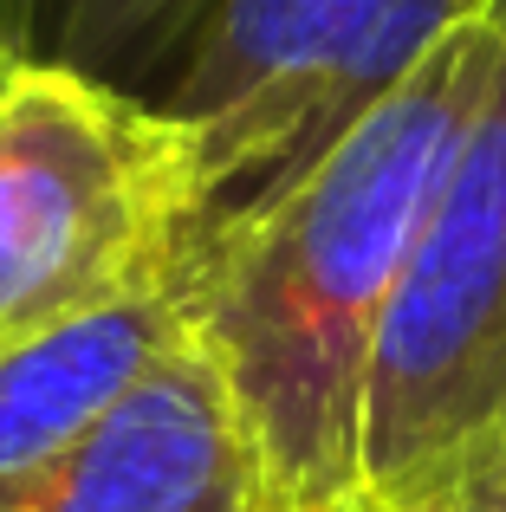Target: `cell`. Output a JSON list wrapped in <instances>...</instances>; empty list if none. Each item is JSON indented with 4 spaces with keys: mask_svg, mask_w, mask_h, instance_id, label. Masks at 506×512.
I'll return each mask as SVG.
<instances>
[{
    "mask_svg": "<svg viewBox=\"0 0 506 512\" xmlns=\"http://www.w3.org/2000/svg\"><path fill=\"white\" fill-rule=\"evenodd\" d=\"M182 156L156 111L46 65H0V357L176 286Z\"/></svg>",
    "mask_w": 506,
    "mask_h": 512,
    "instance_id": "3957f363",
    "label": "cell"
},
{
    "mask_svg": "<svg viewBox=\"0 0 506 512\" xmlns=\"http://www.w3.org/2000/svg\"><path fill=\"white\" fill-rule=\"evenodd\" d=\"M500 52L494 0L182 286V325L215 357L279 512L364 506L370 350Z\"/></svg>",
    "mask_w": 506,
    "mask_h": 512,
    "instance_id": "6da1fadb",
    "label": "cell"
},
{
    "mask_svg": "<svg viewBox=\"0 0 506 512\" xmlns=\"http://www.w3.org/2000/svg\"><path fill=\"white\" fill-rule=\"evenodd\" d=\"M416 512H506V448L487 454L461 487H448L442 500H429V506H416Z\"/></svg>",
    "mask_w": 506,
    "mask_h": 512,
    "instance_id": "ba28073f",
    "label": "cell"
},
{
    "mask_svg": "<svg viewBox=\"0 0 506 512\" xmlns=\"http://www.w3.org/2000/svg\"><path fill=\"white\" fill-rule=\"evenodd\" d=\"M506 26V0H500ZM506 448V52L429 201L364 389V506L416 512Z\"/></svg>",
    "mask_w": 506,
    "mask_h": 512,
    "instance_id": "277c9868",
    "label": "cell"
},
{
    "mask_svg": "<svg viewBox=\"0 0 506 512\" xmlns=\"http://www.w3.org/2000/svg\"><path fill=\"white\" fill-rule=\"evenodd\" d=\"M215 0H0V65H46L163 111Z\"/></svg>",
    "mask_w": 506,
    "mask_h": 512,
    "instance_id": "52a82bcc",
    "label": "cell"
},
{
    "mask_svg": "<svg viewBox=\"0 0 506 512\" xmlns=\"http://www.w3.org/2000/svg\"><path fill=\"white\" fill-rule=\"evenodd\" d=\"M494 0H215L163 124L182 156L189 286L273 214L455 26Z\"/></svg>",
    "mask_w": 506,
    "mask_h": 512,
    "instance_id": "7a4b0ae2",
    "label": "cell"
},
{
    "mask_svg": "<svg viewBox=\"0 0 506 512\" xmlns=\"http://www.w3.org/2000/svg\"><path fill=\"white\" fill-rule=\"evenodd\" d=\"M0 512H279L215 357L182 331L169 357Z\"/></svg>",
    "mask_w": 506,
    "mask_h": 512,
    "instance_id": "5b68a950",
    "label": "cell"
},
{
    "mask_svg": "<svg viewBox=\"0 0 506 512\" xmlns=\"http://www.w3.org/2000/svg\"><path fill=\"white\" fill-rule=\"evenodd\" d=\"M182 286L91 312L0 357V500L46 474L85 428H98L182 338Z\"/></svg>",
    "mask_w": 506,
    "mask_h": 512,
    "instance_id": "8992f818",
    "label": "cell"
}]
</instances>
